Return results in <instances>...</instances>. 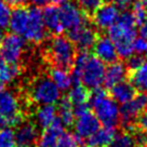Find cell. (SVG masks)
Segmentation results:
<instances>
[{
  "mask_svg": "<svg viewBox=\"0 0 147 147\" xmlns=\"http://www.w3.org/2000/svg\"><path fill=\"white\" fill-rule=\"evenodd\" d=\"M3 39V32H2V28H0V43Z\"/></svg>",
  "mask_w": 147,
  "mask_h": 147,
  "instance_id": "cell-42",
  "label": "cell"
},
{
  "mask_svg": "<svg viewBox=\"0 0 147 147\" xmlns=\"http://www.w3.org/2000/svg\"><path fill=\"white\" fill-rule=\"evenodd\" d=\"M10 7H14V8H20V7H24L27 3L28 0H5Z\"/></svg>",
  "mask_w": 147,
  "mask_h": 147,
  "instance_id": "cell-38",
  "label": "cell"
},
{
  "mask_svg": "<svg viewBox=\"0 0 147 147\" xmlns=\"http://www.w3.org/2000/svg\"><path fill=\"white\" fill-rule=\"evenodd\" d=\"M0 147H18L15 133L12 129L5 128L0 131Z\"/></svg>",
  "mask_w": 147,
  "mask_h": 147,
  "instance_id": "cell-29",
  "label": "cell"
},
{
  "mask_svg": "<svg viewBox=\"0 0 147 147\" xmlns=\"http://www.w3.org/2000/svg\"><path fill=\"white\" fill-rule=\"evenodd\" d=\"M133 50L134 54L142 55L147 52V39L143 37H136V39L134 40L133 43Z\"/></svg>",
  "mask_w": 147,
  "mask_h": 147,
  "instance_id": "cell-34",
  "label": "cell"
},
{
  "mask_svg": "<svg viewBox=\"0 0 147 147\" xmlns=\"http://www.w3.org/2000/svg\"><path fill=\"white\" fill-rule=\"evenodd\" d=\"M7 124H8V122H7V119H5L3 116L0 115V131H1L2 129H5Z\"/></svg>",
  "mask_w": 147,
  "mask_h": 147,
  "instance_id": "cell-41",
  "label": "cell"
},
{
  "mask_svg": "<svg viewBox=\"0 0 147 147\" xmlns=\"http://www.w3.org/2000/svg\"><path fill=\"white\" fill-rule=\"evenodd\" d=\"M68 35V38L71 40L74 46L80 51H89L90 49H93L97 40L96 32L88 24L69 32Z\"/></svg>",
  "mask_w": 147,
  "mask_h": 147,
  "instance_id": "cell-12",
  "label": "cell"
},
{
  "mask_svg": "<svg viewBox=\"0 0 147 147\" xmlns=\"http://www.w3.org/2000/svg\"><path fill=\"white\" fill-rule=\"evenodd\" d=\"M134 145H135L134 135L128 132H122L120 134H116L114 140L107 147H134Z\"/></svg>",
  "mask_w": 147,
  "mask_h": 147,
  "instance_id": "cell-28",
  "label": "cell"
},
{
  "mask_svg": "<svg viewBox=\"0 0 147 147\" xmlns=\"http://www.w3.org/2000/svg\"><path fill=\"white\" fill-rule=\"evenodd\" d=\"M3 91H5V84L0 82V93H1V92H3Z\"/></svg>",
  "mask_w": 147,
  "mask_h": 147,
  "instance_id": "cell-44",
  "label": "cell"
},
{
  "mask_svg": "<svg viewBox=\"0 0 147 147\" xmlns=\"http://www.w3.org/2000/svg\"><path fill=\"white\" fill-rule=\"evenodd\" d=\"M24 39L32 43H40L47 38V28L40 8H28V18L22 35Z\"/></svg>",
  "mask_w": 147,
  "mask_h": 147,
  "instance_id": "cell-7",
  "label": "cell"
},
{
  "mask_svg": "<svg viewBox=\"0 0 147 147\" xmlns=\"http://www.w3.org/2000/svg\"><path fill=\"white\" fill-rule=\"evenodd\" d=\"M120 16L119 8L114 3H103L93 13L94 25L100 29H109Z\"/></svg>",
  "mask_w": 147,
  "mask_h": 147,
  "instance_id": "cell-13",
  "label": "cell"
},
{
  "mask_svg": "<svg viewBox=\"0 0 147 147\" xmlns=\"http://www.w3.org/2000/svg\"><path fill=\"white\" fill-rule=\"evenodd\" d=\"M68 100L71 102L74 106L87 104L89 102L90 94L88 92V88H86L81 83H76L75 86H71V88L68 90Z\"/></svg>",
  "mask_w": 147,
  "mask_h": 147,
  "instance_id": "cell-26",
  "label": "cell"
},
{
  "mask_svg": "<svg viewBox=\"0 0 147 147\" xmlns=\"http://www.w3.org/2000/svg\"><path fill=\"white\" fill-rule=\"evenodd\" d=\"M14 133L18 147H34L39 140L38 128L32 122H22Z\"/></svg>",
  "mask_w": 147,
  "mask_h": 147,
  "instance_id": "cell-15",
  "label": "cell"
},
{
  "mask_svg": "<svg viewBox=\"0 0 147 147\" xmlns=\"http://www.w3.org/2000/svg\"><path fill=\"white\" fill-rule=\"evenodd\" d=\"M105 68L104 63L95 55L80 51L74 61L71 76L77 83L80 82L89 89H96L104 83Z\"/></svg>",
  "mask_w": 147,
  "mask_h": 147,
  "instance_id": "cell-1",
  "label": "cell"
},
{
  "mask_svg": "<svg viewBox=\"0 0 147 147\" xmlns=\"http://www.w3.org/2000/svg\"><path fill=\"white\" fill-rule=\"evenodd\" d=\"M145 59L143 57L142 55L140 54H133L132 56H130L128 59V64H127V67L131 70H134L138 67H140L141 65L144 63Z\"/></svg>",
  "mask_w": 147,
  "mask_h": 147,
  "instance_id": "cell-35",
  "label": "cell"
},
{
  "mask_svg": "<svg viewBox=\"0 0 147 147\" xmlns=\"http://www.w3.org/2000/svg\"><path fill=\"white\" fill-rule=\"evenodd\" d=\"M12 10L9 3L5 0H0V28H5L9 26L10 18Z\"/></svg>",
  "mask_w": 147,
  "mask_h": 147,
  "instance_id": "cell-31",
  "label": "cell"
},
{
  "mask_svg": "<svg viewBox=\"0 0 147 147\" xmlns=\"http://www.w3.org/2000/svg\"><path fill=\"white\" fill-rule=\"evenodd\" d=\"M111 3H114L119 9H128L133 5V0H110Z\"/></svg>",
  "mask_w": 147,
  "mask_h": 147,
  "instance_id": "cell-37",
  "label": "cell"
},
{
  "mask_svg": "<svg viewBox=\"0 0 147 147\" xmlns=\"http://www.w3.org/2000/svg\"><path fill=\"white\" fill-rule=\"evenodd\" d=\"M131 83L135 90H138L141 93H147V61L145 60L140 67L132 70Z\"/></svg>",
  "mask_w": 147,
  "mask_h": 147,
  "instance_id": "cell-25",
  "label": "cell"
},
{
  "mask_svg": "<svg viewBox=\"0 0 147 147\" xmlns=\"http://www.w3.org/2000/svg\"><path fill=\"white\" fill-rule=\"evenodd\" d=\"M127 75H128V67L124 63L118 61L110 63L108 67L105 68L104 84L107 88H113L116 84L124 81L127 78Z\"/></svg>",
  "mask_w": 147,
  "mask_h": 147,
  "instance_id": "cell-16",
  "label": "cell"
},
{
  "mask_svg": "<svg viewBox=\"0 0 147 147\" xmlns=\"http://www.w3.org/2000/svg\"><path fill=\"white\" fill-rule=\"evenodd\" d=\"M56 7L59 9L61 23L64 30L69 32L87 24L84 12L73 0H64Z\"/></svg>",
  "mask_w": 147,
  "mask_h": 147,
  "instance_id": "cell-6",
  "label": "cell"
},
{
  "mask_svg": "<svg viewBox=\"0 0 147 147\" xmlns=\"http://www.w3.org/2000/svg\"><path fill=\"white\" fill-rule=\"evenodd\" d=\"M57 103H59L57 119L64 124V127H69V125L74 124L76 116H75V111H74V105L68 100V97L61 98Z\"/></svg>",
  "mask_w": 147,
  "mask_h": 147,
  "instance_id": "cell-24",
  "label": "cell"
},
{
  "mask_svg": "<svg viewBox=\"0 0 147 147\" xmlns=\"http://www.w3.org/2000/svg\"><path fill=\"white\" fill-rule=\"evenodd\" d=\"M140 2H141V3H142V5H144V7H145V8L147 9V0H141Z\"/></svg>",
  "mask_w": 147,
  "mask_h": 147,
  "instance_id": "cell-43",
  "label": "cell"
},
{
  "mask_svg": "<svg viewBox=\"0 0 147 147\" xmlns=\"http://www.w3.org/2000/svg\"><path fill=\"white\" fill-rule=\"evenodd\" d=\"M21 74V68L18 64L0 62V82L7 83L13 82Z\"/></svg>",
  "mask_w": 147,
  "mask_h": 147,
  "instance_id": "cell-27",
  "label": "cell"
},
{
  "mask_svg": "<svg viewBox=\"0 0 147 147\" xmlns=\"http://www.w3.org/2000/svg\"><path fill=\"white\" fill-rule=\"evenodd\" d=\"M94 54L98 60L105 63H114L118 59V53L116 50L114 42L110 40L108 36H102L97 38L95 45L93 47Z\"/></svg>",
  "mask_w": 147,
  "mask_h": 147,
  "instance_id": "cell-14",
  "label": "cell"
},
{
  "mask_svg": "<svg viewBox=\"0 0 147 147\" xmlns=\"http://www.w3.org/2000/svg\"><path fill=\"white\" fill-rule=\"evenodd\" d=\"M74 129L79 140H88L100 129V121L89 110L86 114L77 116V119L74 121Z\"/></svg>",
  "mask_w": 147,
  "mask_h": 147,
  "instance_id": "cell-11",
  "label": "cell"
},
{
  "mask_svg": "<svg viewBox=\"0 0 147 147\" xmlns=\"http://www.w3.org/2000/svg\"><path fill=\"white\" fill-rule=\"evenodd\" d=\"M26 40L13 32L3 37L0 43V57L2 62L18 64L25 52Z\"/></svg>",
  "mask_w": 147,
  "mask_h": 147,
  "instance_id": "cell-8",
  "label": "cell"
},
{
  "mask_svg": "<svg viewBox=\"0 0 147 147\" xmlns=\"http://www.w3.org/2000/svg\"><path fill=\"white\" fill-rule=\"evenodd\" d=\"M138 27H140V35H141V37L147 39V15H146V18L144 20V22Z\"/></svg>",
  "mask_w": 147,
  "mask_h": 147,
  "instance_id": "cell-40",
  "label": "cell"
},
{
  "mask_svg": "<svg viewBox=\"0 0 147 147\" xmlns=\"http://www.w3.org/2000/svg\"><path fill=\"white\" fill-rule=\"evenodd\" d=\"M57 119V109L54 105H40L35 111V121L39 128L46 129Z\"/></svg>",
  "mask_w": 147,
  "mask_h": 147,
  "instance_id": "cell-19",
  "label": "cell"
},
{
  "mask_svg": "<svg viewBox=\"0 0 147 147\" xmlns=\"http://www.w3.org/2000/svg\"><path fill=\"white\" fill-rule=\"evenodd\" d=\"M64 133V124L59 119H56L50 127L43 129V132L39 136V146L40 147H54L57 140Z\"/></svg>",
  "mask_w": 147,
  "mask_h": 147,
  "instance_id": "cell-17",
  "label": "cell"
},
{
  "mask_svg": "<svg viewBox=\"0 0 147 147\" xmlns=\"http://www.w3.org/2000/svg\"><path fill=\"white\" fill-rule=\"evenodd\" d=\"M145 110H147V93L135 94L131 101L120 107V121L130 127Z\"/></svg>",
  "mask_w": 147,
  "mask_h": 147,
  "instance_id": "cell-10",
  "label": "cell"
},
{
  "mask_svg": "<svg viewBox=\"0 0 147 147\" xmlns=\"http://www.w3.org/2000/svg\"><path fill=\"white\" fill-rule=\"evenodd\" d=\"M76 2L83 12L94 13L104 3V0H76Z\"/></svg>",
  "mask_w": 147,
  "mask_h": 147,
  "instance_id": "cell-32",
  "label": "cell"
},
{
  "mask_svg": "<svg viewBox=\"0 0 147 147\" xmlns=\"http://www.w3.org/2000/svg\"><path fill=\"white\" fill-rule=\"evenodd\" d=\"M89 103L100 123H103L104 127L115 128L119 123L120 107L118 103L106 93L105 90L102 88L93 89L89 97Z\"/></svg>",
  "mask_w": 147,
  "mask_h": 147,
  "instance_id": "cell-3",
  "label": "cell"
},
{
  "mask_svg": "<svg viewBox=\"0 0 147 147\" xmlns=\"http://www.w3.org/2000/svg\"><path fill=\"white\" fill-rule=\"evenodd\" d=\"M131 13L133 15L135 24H136L138 26H140V25L144 22V20L146 18L147 9L141 3V2H135V3L132 5V11H131Z\"/></svg>",
  "mask_w": 147,
  "mask_h": 147,
  "instance_id": "cell-33",
  "label": "cell"
},
{
  "mask_svg": "<svg viewBox=\"0 0 147 147\" xmlns=\"http://www.w3.org/2000/svg\"><path fill=\"white\" fill-rule=\"evenodd\" d=\"M29 1L34 5V7H37V8L47 7L52 2V0H29Z\"/></svg>",
  "mask_w": 147,
  "mask_h": 147,
  "instance_id": "cell-39",
  "label": "cell"
},
{
  "mask_svg": "<svg viewBox=\"0 0 147 147\" xmlns=\"http://www.w3.org/2000/svg\"><path fill=\"white\" fill-rule=\"evenodd\" d=\"M29 97L38 105H54L61 100V91L50 77L41 76L30 84Z\"/></svg>",
  "mask_w": 147,
  "mask_h": 147,
  "instance_id": "cell-5",
  "label": "cell"
},
{
  "mask_svg": "<svg viewBox=\"0 0 147 147\" xmlns=\"http://www.w3.org/2000/svg\"><path fill=\"white\" fill-rule=\"evenodd\" d=\"M144 147H147V144H146V145H145V146H144Z\"/></svg>",
  "mask_w": 147,
  "mask_h": 147,
  "instance_id": "cell-45",
  "label": "cell"
},
{
  "mask_svg": "<svg viewBox=\"0 0 147 147\" xmlns=\"http://www.w3.org/2000/svg\"><path fill=\"white\" fill-rule=\"evenodd\" d=\"M49 77L60 91H68L73 86V76L68 71V69L66 68L55 66L53 68H51L50 73H49Z\"/></svg>",
  "mask_w": 147,
  "mask_h": 147,
  "instance_id": "cell-20",
  "label": "cell"
},
{
  "mask_svg": "<svg viewBox=\"0 0 147 147\" xmlns=\"http://www.w3.org/2000/svg\"><path fill=\"white\" fill-rule=\"evenodd\" d=\"M42 15L47 30H49L54 35H62V32H64V28L61 23L57 7L54 5H47L42 11Z\"/></svg>",
  "mask_w": 147,
  "mask_h": 147,
  "instance_id": "cell-18",
  "label": "cell"
},
{
  "mask_svg": "<svg viewBox=\"0 0 147 147\" xmlns=\"http://www.w3.org/2000/svg\"><path fill=\"white\" fill-rule=\"evenodd\" d=\"M54 147H79V138L76 134L64 132L57 140Z\"/></svg>",
  "mask_w": 147,
  "mask_h": 147,
  "instance_id": "cell-30",
  "label": "cell"
},
{
  "mask_svg": "<svg viewBox=\"0 0 147 147\" xmlns=\"http://www.w3.org/2000/svg\"><path fill=\"white\" fill-rule=\"evenodd\" d=\"M110 89V96L121 105L130 102L135 96V89L131 82L122 81Z\"/></svg>",
  "mask_w": 147,
  "mask_h": 147,
  "instance_id": "cell-22",
  "label": "cell"
},
{
  "mask_svg": "<svg viewBox=\"0 0 147 147\" xmlns=\"http://www.w3.org/2000/svg\"><path fill=\"white\" fill-rule=\"evenodd\" d=\"M28 18V8L20 7L15 8L11 13L10 23L8 27L10 28L11 32L22 37L25 29V25Z\"/></svg>",
  "mask_w": 147,
  "mask_h": 147,
  "instance_id": "cell-23",
  "label": "cell"
},
{
  "mask_svg": "<svg viewBox=\"0 0 147 147\" xmlns=\"http://www.w3.org/2000/svg\"><path fill=\"white\" fill-rule=\"evenodd\" d=\"M47 54L56 67L68 69L76 57V47L68 37L55 35L47 45Z\"/></svg>",
  "mask_w": 147,
  "mask_h": 147,
  "instance_id": "cell-4",
  "label": "cell"
},
{
  "mask_svg": "<svg viewBox=\"0 0 147 147\" xmlns=\"http://www.w3.org/2000/svg\"><path fill=\"white\" fill-rule=\"evenodd\" d=\"M138 131L147 138V110H145L142 115H140L136 119Z\"/></svg>",
  "mask_w": 147,
  "mask_h": 147,
  "instance_id": "cell-36",
  "label": "cell"
},
{
  "mask_svg": "<svg viewBox=\"0 0 147 147\" xmlns=\"http://www.w3.org/2000/svg\"><path fill=\"white\" fill-rule=\"evenodd\" d=\"M20 109L21 104L15 93L5 90L0 93V115L5 117L8 123L18 127L23 122Z\"/></svg>",
  "mask_w": 147,
  "mask_h": 147,
  "instance_id": "cell-9",
  "label": "cell"
},
{
  "mask_svg": "<svg viewBox=\"0 0 147 147\" xmlns=\"http://www.w3.org/2000/svg\"><path fill=\"white\" fill-rule=\"evenodd\" d=\"M116 130L113 127H103L88 138L89 147H106L116 136Z\"/></svg>",
  "mask_w": 147,
  "mask_h": 147,
  "instance_id": "cell-21",
  "label": "cell"
},
{
  "mask_svg": "<svg viewBox=\"0 0 147 147\" xmlns=\"http://www.w3.org/2000/svg\"><path fill=\"white\" fill-rule=\"evenodd\" d=\"M135 21L131 12H122L118 21L108 29V37L114 42L118 56L128 60L134 54L133 43L136 39Z\"/></svg>",
  "mask_w": 147,
  "mask_h": 147,
  "instance_id": "cell-2",
  "label": "cell"
}]
</instances>
